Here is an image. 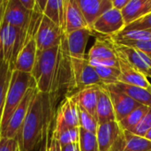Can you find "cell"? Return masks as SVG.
<instances>
[{
	"label": "cell",
	"instance_id": "1",
	"mask_svg": "<svg viewBox=\"0 0 151 151\" xmlns=\"http://www.w3.org/2000/svg\"><path fill=\"white\" fill-rule=\"evenodd\" d=\"M57 96L43 94L37 90L27 117L18 134L20 151H35L39 148L43 134L53 120V99Z\"/></svg>",
	"mask_w": 151,
	"mask_h": 151
},
{
	"label": "cell",
	"instance_id": "2",
	"mask_svg": "<svg viewBox=\"0 0 151 151\" xmlns=\"http://www.w3.org/2000/svg\"><path fill=\"white\" fill-rule=\"evenodd\" d=\"M59 49L60 45L46 50H37L31 75L37 90L41 93L51 95L58 67Z\"/></svg>",
	"mask_w": 151,
	"mask_h": 151
},
{
	"label": "cell",
	"instance_id": "3",
	"mask_svg": "<svg viewBox=\"0 0 151 151\" xmlns=\"http://www.w3.org/2000/svg\"><path fill=\"white\" fill-rule=\"evenodd\" d=\"M34 86H35V83L31 73L19 71L12 72L4 105L0 133L4 129L10 118L26 96L28 88Z\"/></svg>",
	"mask_w": 151,
	"mask_h": 151
},
{
	"label": "cell",
	"instance_id": "4",
	"mask_svg": "<svg viewBox=\"0 0 151 151\" xmlns=\"http://www.w3.org/2000/svg\"><path fill=\"white\" fill-rule=\"evenodd\" d=\"M70 58V57H69ZM71 85L65 96H71L89 86H104L95 67L90 65L88 58H71Z\"/></svg>",
	"mask_w": 151,
	"mask_h": 151
},
{
	"label": "cell",
	"instance_id": "5",
	"mask_svg": "<svg viewBox=\"0 0 151 151\" xmlns=\"http://www.w3.org/2000/svg\"><path fill=\"white\" fill-rule=\"evenodd\" d=\"M27 30L20 29L1 22L0 50L3 52L4 58L9 63L12 69L15 59L27 40Z\"/></svg>",
	"mask_w": 151,
	"mask_h": 151
},
{
	"label": "cell",
	"instance_id": "6",
	"mask_svg": "<svg viewBox=\"0 0 151 151\" xmlns=\"http://www.w3.org/2000/svg\"><path fill=\"white\" fill-rule=\"evenodd\" d=\"M64 36L63 30L42 14L34 38L37 50H46L59 46Z\"/></svg>",
	"mask_w": 151,
	"mask_h": 151
},
{
	"label": "cell",
	"instance_id": "7",
	"mask_svg": "<svg viewBox=\"0 0 151 151\" xmlns=\"http://www.w3.org/2000/svg\"><path fill=\"white\" fill-rule=\"evenodd\" d=\"M55 123L52 133L58 134L70 128H79V108L75 101L69 96H65L57 110L54 118Z\"/></svg>",
	"mask_w": 151,
	"mask_h": 151
},
{
	"label": "cell",
	"instance_id": "8",
	"mask_svg": "<svg viewBox=\"0 0 151 151\" xmlns=\"http://www.w3.org/2000/svg\"><path fill=\"white\" fill-rule=\"evenodd\" d=\"M36 14L27 11L19 0H7L2 22L28 31Z\"/></svg>",
	"mask_w": 151,
	"mask_h": 151
},
{
	"label": "cell",
	"instance_id": "9",
	"mask_svg": "<svg viewBox=\"0 0 151 151\" xmlns=\"http://www.w3.org/2000/svg\"><path fill=\"white\" fill-rule=\"evenodd\" d=\"M36 92H37V88L35 86L28 88L26 96H24L23 100L21 101L19 105L17 107L13 114L10 118L4 129L0 133L1 136L6 137V138H17L18 137V134L27 117L32 100Z\"/></svg>",
	"mask_w": 151,
	"mask_h": 151
},
{
	"label": "cell",
	"instance_id": "10",
	"mask_svg": "<svg viewBox=\"0 0 151 151\" xmlns=\"http://www.w3.org/2000/svg\"><path fill=\"white\" fill-rule=\"evenodd\" d=\"M95 34L89 28L75 30L65 35L62 42L71 58H86V47L89 38Z\"/></svg>",
	"mask_w": 151,
	"mask_h": 151
},
{
	"label": "cell",
	"instance_id": "11",
	"mask_svg": "<svg viewBox=\"0 0 151 151\" xmlns=\"http://www.w3.org/2000/svg\"><path fill=\"white\" fill-rule=\"evenodd\" d=\"M126 27L122 12L111 8L103 14L93 25L91 30L95 35L112 36Z\"/></svg>",
	"mask_w": 151,
	"mask_h": 151
},
{
	"label": "cell",
	"instance_id": "12",
	"mask_svg": "<svg viewBox=\"0 0 151 151\" xmlns=\"http://www.w3.org/2000/svg\"><path fill=\"white\" fill-rule=\"evenodd\" d=\"M104 87L107 89L109 96L111 97L115 113V119L118 123L121 121L134 110L142 105L136 101H134L128 95L124 93L122 90H120L114 84L106 85Z\"/></svg>",
	"mask_w": 151,
	"mask_h": 151
},
{
	"label": "cell",
	"instance_id": "13",
	"mask_svg": "<svg viewBox=\"0 0 151 151\" xmlns=\"http://www.w3.org/2000/svg\"><path fill=\"white\" fill-rule=\"evenodd\" d=\"M77 3L90 29L103 14L112 8L111 0H77Z\"/></svg>",
	"mask_w": 151,
	"mask_h": 151
},
{
	"label": "cell",
	"instance_id": "14",
	"mask_svg": "<svg viewBox=\"0 0 151 151\" xmlns=\"http://www.w3.org/2000/svg\"><path fill=\"white\" fill-rule=\"evenodd\" d=\"M36 53H37V47L35 38L34 36L29 35L27 34V40L15 59L13 65V70L22 73H31L35 65Z\"/></svg>",
	"mask_w": 151,
	"mask_h": 151
},
{
	"label": "cell",
	"instance_id": "15",
	"mask_svg": "<svg viewBox=\"0 0 151 151\" xmlns=\"http://www.w3.org/2000/svg\"><path fill=\"white\" fill-rule=\"evenodd\" d=\"M111 151H151V142L130 131L122 130Z\"/></svg>",
	"mask_w": 151,
	"mask_h": 151
},
{
	"label": "cell",
	"instance_id": "16",
	"mask_svg": "<svg viewBox=\"0 0 151 151\" xmlns=\"http://www.w3.org/2000/svg\"><path fill=\"white\" fill-rule=\"evenodd\" d=\"M64 6H65V26H64L65 35L73 32L75 30H79L82 28H89L78 5L77 0H64Z\"/></svg>",
	"mask_w": 151,
	"mask_h": 151
},
{
	"label": "cell",
	"instance_id": "17",
	"mask_svg": "<svg viewBox=\"0 0 151 151\" xmlns=\"http://www.w3.org/2000/svg\"><path fill=\"white\" fill-rule=\"evenodd\" d=\"M121 129L116 120L98 124L96 133L99 151H111L119 139Z\"/></svg>",
	"mask_w": 151,
	"mask_h": 151
},
{
	"label": "cell",
	"instance_id": "18",
	"mask_svg": "<svg viewBox=\"0 0 151 151\" xmlns=\"http://www.w3.org/2000/svg\"><path fill=\"white\" fill-rule=\"evenodd\" d=\"M88 60H100V59H117L114 42L111 36L96 35L95 42L90 48L87 56Z\"/></svg>",
	"mask_w": 151,
	"mask_h": 151
},
{
	"label": "cell",
	"instance_id": "19",
	"mask_svg": "<svg viewBox=\"0 0 151 151\" xmlns=\"http://www.w3.org/2000/svg\"><path fill=\"white\" fill-rule=\"evenodd\" d=\"M117 56L126 60L132 67L144 74L146 77L151 78V67L144 61L140 52L134 48L121 45L114 42Z\"/></svg>",
	"mask_w": 151,
	"mask_h": 151
},
{
	"label": "cell",
	"instance_id": "20",
	"mask_svg": "<svg viewBox=\"0 0 151 151\" xmlns=\"http://www.w3.org/2000/svg\"><path fill=\"white\" fill-rule=\"evenodd\" d=\"M118 60L120 70V76L119 78L118 82L141 87L151 91V83L150 82L148 77L135 70L123 58L118 57Z\"/></svg>",
	"mask_w": 151,
	"mask_h": 151
},
{
	"label": "cell",
	"instance_id": "21",
	"mask_svg": "<svg viewBox=\"0 0 151 151\" xmlns=\"http://www.w3.org/2000/svg\"><path fill=\"white\" fill-rule=\"evenodd\" d=\"M100 87L101 86H89L69 96H71L75 101L79 107L82 108L96 117V108Z\"/></svg>",
	"mask_w": 151,
	"mask_h": 151
},
{
	"label": "cell",
	"instance_id": "22",
	"mask_svg": "<svg viewBox=\"0 0 151 151\" xmlns=\"http://www.w3.org/2000/svg\"><path fill=\"white\" fill-rule=\"evenodd\" d=\"M96 119L98 124L116 120L112 103L104 86H101L96 108Z\"/></svg>",
	"mask_w": 151,
	"mask_h": 151
},
{
	"label": "cell",
	"instance_id": "23",
	"mask_svg": "<svg viewBox=\"0 0 151 151\" xmlns=\"http://www.w3.org/2000/svg\"><path fill=\"white\" fill-rule=\"evenodd\" d=\"M121 12L127 27L150 13L151 0H130Z\"/></svg>",
	"mask_w": 151,
	"mask_h": 151
},
{
	"label": "cell",
	"instance_id": "24",
	"mask_svg": "<svg viewBox=\"0 0 151 151\" xmlns=\"http://www.w3.org/2000/svg\"><path fill=\"white\" fill-rule=\"evenodd\" d=\"M12 72L13 69L11 67L9 63L5 61V59L4 58L3 52L0 50V125H1L5 97H6Z\"/></svg>",
	"mask_w": 151,
	"mask_h": 151
},
{
	"label": "cell",
	"instance_id": "25",
	"mask_svg": "<svg viewBox=\"0 0 151 151\" xmlns=\"http://www.w3.org/2000/svg\"><path fill=\"white\" fill-rule=\"evenodd\" d=\"M114 85L118 87L120 90H122L124 93L128 95L130 97H132L134 101L139 103L140 104L151 107L150 90L137 86L128 85L122 82H117Z\"/></svg>",
	"mask_w": 151,
	"mask_h": 151
},
{
	"label": "cell",
	"instance_id": "26",
	"mask_svg": "<svg viewBox=\"0 0 151 151\" xmlns=\"http://www.w3.org/2000/svg\"><path fill=\"white\" fill-rule=\"evenodd\" d=\"M43 15L58 25L64 32L65 26V6L64 0H48Z\"/></svg>",
	"mask_w": 151,
	"mask_h": 151
},
{
	"label": "cell",
	"instance_id": "27",
	"mask_svg": "<svg viewBox=\"0 0 151 151\" xmlns=\"http://www.w3.org/2000/svg\"><path fill=\"white\" fill-rule=\"evenodd\" d=\"M114 42L126 44L134 42H144L151 40V29L147 30H122L121 32L111 36Z\"/></svg>",
	"mask_w": 151,
	"mask_h": 151
},
{
	"label": "cell",
	"instance_id": "28",
	"mask_svg": "<svg viewBox=\"0 0 151 151\" xmlns=\"http://www.w3.org/2000/svg\"><path fill=\"white\" fill-rule=\"evenodd\" d=\"M149 108L150 107L148 106L141 105L135 110H134L127 117H125L121 121L119 122V126L120 129L132 132L135 128V127L139 124V122L142 120L143 116L147 113Z\"/></svg>",
	"mask_w": 151,
	"mask_h": 151
},
{
	"label": "cell",
	"instance_id": "29",
	"mask_svg": "<svg viewBox=\"0 0 151 151\" xmlns=\"http://www.w3.org/2000/svg\"><path fill=\"white\" fill-rule=\"evenodd\" d=\"M94 67L104 86L115 84L119 81V78L120 76L119 68L107 67V66H94Z\"/></svg>",
	"mask_w": 151,
	"mask_h": 151
},
{
	"label": "cell",
	"instance_id": "30",
	"mask_svg": "<svg viewBox=\"0 0 151 151\" xmlns=\"http://www.w3.org/2000/svg\"><path fill=\"white\" fill-rule=\"evenodd\" d=\"M79 149L80 151H99V146L96 134L79 128Z\"/></svg>",
	"mask_w": 151,
	"mask_h": 151
},
{
	"label": "cell",
	"instance_id": "31",
	"mask_svg": "<svg viewBox=\"0 0 151 151\" xmlns=\"http://www.w3.org/2000/svg\"><path fill=\"white\" fill-rule=\"evenodd\" d=\"M78 108H79L80 127L88 132L96 134V130H97V127H98V122H97L96 117L91 115L90 113H88L87 111L83 110L82 108H81L79 106H78Z\"/></svg>",
	"mask_w": 151,
	"mask_h": 151
},
{
	"label": "cell",
	"instance_id": "32",
	"mask_svg": "<svg viewBox=\"0 0 151 151\" xmlns=\"http://www.w3.org/2000/svg\"><path fill=\"white\" fill-rule=\"evenodd\" d=\"M79 128L66 129L58 134H54L52 133V130H51V134L59 142L61 146L72 144V143H77L79 142V137H80Z\"/></svg>",
	"mask_w": 151,
	"mask_h": 151
},
{
	"label": "cell",
	"instance_id": "33",
	"mask_svg": "<svg viewBox=\"0 0 151 151\" xmlns=\"http://www.w3.org/2000/svg\"><path fill=\"white\" fill-rule=\"evenodd\" d=\"M151 129V107L149 108L147 113L143 116L139 124L132 131L134 134L144 137L145 134Z\"/></svg>",
	"mask_w": 151,
	"mask_h": 151
},
{
	"label": "cell",
	"instance_id": "34",
	"mask_svg": "<svg viewBox=\"0 0 151 151\" xmlns=\"http://www.w3.org/2000/svg\"><path fill=\"white\" fill-rule=\"evenodd\" d=\"M151 29V12L140 19L127 25L123 30H147Z\"/></svg>",
	"mask_w": 151,
	"mask_h": 151
},
{
	"label": "cell",
	"instance_id": "35",
	"mask_svg": "<svg viewBox=\"0 0 151 151\" xmlns=\"http://www.w3.org/2000/svg\"><path fill=\"white\" fill-rule=\"evenodd\" d=\"M19 148L17 138H6L0 135V151H17Z\"/></svg>",
	"mask_w": 151,
	"mask_h": 151
},
{
	"label": "cell",
	"instance_id": "36",
	"mask_svg": "<svg viewBox=\"0 0 151 151\" xmlns=\"http://www.w3.org/2000/svg\"><path fill=\"white\" fill-rule=\"evenodd\" d=\"M93 66H107L119 68V60L117 59H100V60H88Z\"/></svg>",
	"mask_w": 151,
	"mask_h": 151
},
{
	"label": "cell",
	"instance_id": "37",
	"mask_svg": "<svg viewBox=\"0 0 151 151\" xmlns=\"http://www.w3.org/2000/svg\"><path fill=\"white\" fill-rule=\"evenodd\" d=\"M52 123L47 127V129L45 130L44 134H43V137L42 140V142L38 148V151H48V144H49V134L50 132V127H51Z\"/></svg>",
	"mask_w": 151,
	"mask_h": 151
},
{
	"label": "cell",
	"instance_id": "38",
	"mask_svg": "<svg viewBox=\"0 0 151 151\" xmlns=\"http://www.w3.org/2000/svg\"><path fill=\"white\" fill-rule=\"evenodd\" d=\"M48 151H61V145L59 142L50 134V137L49 139Z\"/></svg>",
	"mask_w": 151,
	"mask_h": 151
},
{
	"label": "cell",
	"instance_id": "39",
	"mask_svg": "<svg viewBox=\"0 0 151 151\" xmlns=\"http://www.w3.org/2000/svg\"><path fill=\"white\" fill-rule=\"evenodd\" d=\"M130 0H111L112 8L119 12H122L123 9L128 4Z\"/></svg>",
	"mask_w": 151,
	"mask_h": 151
},
{
	"label": "cell",
	"instance_id": "40",
	"mask_svg": "<svg viewBox=\"0 0 151 151\" xmlns=\"http://www.w3.org/2000/svg\"><path fill=\"white\" fill-rule=\"evenodd\" d=\"M21 4L29 12H34L36 0H19Z\"/></svg>",
	"mask_w": 151,
	"mask_h": 151
},
{
	"label": "cell",
	"instance_id": "41",
	"mask_svg": "<svg viewBox=\"0 0 151 151\" xmlns=\"http://www.w3.org/2000/svg\"><path fill=\"white\" fill-rule=\"evenodd\" d=\"M61 151H80L79 143H72L68 145L61 146Z\"/></svg>",
	"mask_w": 151,
	"mask_h": 151
},
{
	"label": "cell",
	"instance_id": "42",
	"mask_svg": "<svg viewBox=\"0 0 151 151\" xmlns=\"http://www.w3.org/2000/svg\"><path fill=\"white\" fill-rule=\"evenodd\" d=\"M6 3H7V0H0V19H2V18H3V14H4V9L6 6Z\"/></svg>",
	"mask_w": 151,
	"mask_h": 151
},
{
	"label": "cell",
	"instance_id": "43",
	"mask_svg": "<svg viewBox=\"0 0 151 151\" xmlns=\"http://www.w3.org/2000/svg\"><path fill=\"white\" fill-rule=\"evenodd\" d=\"M147 140H149V141H150L151 142V129L145 134V136H144Z\"/></svg>",
	"mask_w": 151,
	"mask_h": 151
},
{
	"label": "cell",
	"instance_id": "44",
	"mask_svg": "<svg viewBox=\"0 0 151 151\" xmlns=\"http://www.w3.org/2000/svg\"><path fill=\"white\" fill-rule=\"evenodd\" d=\"M3 19V18H2ZM1 22H2V19H0V25H1Z\"/></svg>",
	"mask_w": 151,
	"mask_h": 151
},
{
	"label": "cell",
	"instance_id": "45",
	"mask_svg": "<svg viewBox=\"0 0 151 151\" xmlns=\"http://www.w3.org/2000/svg\"><path fill=\"white\" fill-rule=\"evenodd\" d=\"M17 151H20V150H19H19H17Z\"/></svg>",
	"mask_w": 151,
	"mask_h": 151
}]
</instances>
